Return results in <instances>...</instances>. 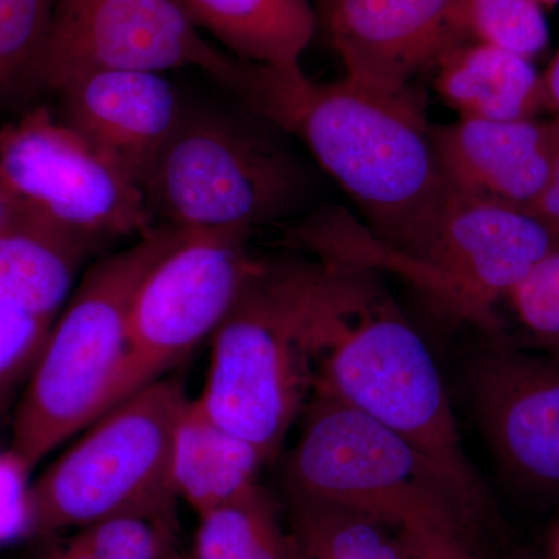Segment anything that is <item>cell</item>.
<instances>
[{"label": "cell", "mask_w": 559, "mask_h": 559, "mask_svg": "<svg viewBox=\"0 0 559 559\" xmlns=\"http://www.w3.org/2000/svg\"><path fill=\"white\" fill-rule=\"evenodd\" d=\"M51 94L66 123L139 183L187 106L164 73L148 70H81Z\"/></svg>", "instance_id": "cell-14"}, {"label": "cell", "mask_w": 559, "mask_h": 559, "mask_svg": "<svg viewBox=\"0 0 559 559\" xmlns=\"http://www.w3.org/2000/svg\"><path fill=\"white\" fill-rule=\"evenodd\" d=\"M140 187L159 226L187 231L252 234L299 215L312 193L307 168L266 128L189 106Z\"/></svg>", "instance_id": "cell-5"}, {"label": "cell", "mask_w": 559, "mask_h": 559, "mask_svg": "<svg viewBox=\"0 0 559 559\" xmlns=\"http://www.w3.org/2000/svg\"><path fill=\"white\" fill-rule=\"evenodd\" d=\"M409 558L407 559H477L469 539L443 532L407 533Z\"/></svg>", "instance_id": "cell-28"}, {"label": "cell", "mask_w": 559, "mask_h": 559, "mask_svg": "<svg viewBox=\"0 0 559 559\" xmlns=\"http://www.w3.org/2000/svg\"><path fill=\"white\" fill-rule=\"evenodd\" d=\"M330 0H318V5H319V10H322L323 7L326 5V3H329Z\"/></svg>", "instance_id": "cell-35"}, {"label": "cell", "mask_w": 559, "mask_h": 559, "mask_svg": "<svg viewBox=\"0 0 559 559\" xmlns=\"http://www.w3.org/2000/svg\"><path fill=\"white\" fill-rule=\"evenodd\" d=\"M543 9H554L559 3V0H536Z\"/></svg>", "instance_id": "cell-33"}, {"label": "cell", "mask_w": 559, "mask_h": 559, "mask_svg": "<svg viewBox=\"0 0 559 559\" xmlns=\"http://www.w3.org/2000/svg\"><path fill=\"white\" fill-rule=\"evenodd\" d=\"M242 60L213 46L178 0H55L36 91L90 69L194 68L230 90Z\"/></svg>", "instance_id": "cell-11"}, {"label": "cell", "mask_w": 559, "mask_h": 559, "mask_svg": "<svg viewBox=\"0 0 559 559\" xmlns=\"http://www.w3.org/2000/svg\"><path fill=\"white\" fill-rule=\"evenodd\" d=\"M557 555H558V559H559V535H558V544H557Z\"/></svg>", "instance_id": "cell-36"}, {"label": "cell", "mask_w": 559, "mask_h": 559, "mask_svg": "<svg viewBox=\"0 0 559 559\" xmlns=\"http://www.w3.org/2000/svg\"><path fill=\"white\" fill-rule=\"evenodd\" d=\"M471 40L533 61L549 44V24L536 0H465Z\"/></svg>", "instance_id": "cell-23"}, {"label": "cell", "mask_w": 559, "mask_h": 559, "mask_svg": "<svg viewBox=\"0 0 559 559\" xmlns=\"http://www.w3.org/2000/svg\"><path fill=\"white\" fill-rule=\"evenodd\" d=\"M469 396L500 466L528 487L559 491V356L485 349L471 367Z\"/></svg>", "instance_id": "cell-12"}, {"label": "cell", "mask_w": 559, "mask_h": 559, "mask_svg": "<svg viewBox=\"0 0 559 559\" xmlns=\"http://www.w3.org/2000/svg\"><path fill=\"white\" fill-rule=\"evenodd\" d=\"M544 91H546L547 110L559 119V49L551 60L546 73H543Z\"/></svg>", "instance_id": "cell-31"}, {"label": "cell", "mask_w": 559, "mask_h": 559, "mask_svg": "<svg viewBox=\"0 0 559 559\" xmlns=\"http://www.w3.org/2000/svg\"><path fill=\"white\" fill-rule=\"evenodd\" d=\"M165 559H191V557L190 558L182 557V555H179V554H176V551H173V554L168 555V557Z\"/></svg>", "instance_id": "cell-34"}, {"label": "cell", "mask_w": 559, "mask_h": 559, "mask_svg": "<svg viewBox=\"0 0 559 559\" xmlns=\"http://www.w3.org/2000/svg\"><path fill=\"white\" fill-rule=\"evenodd\" d=\"M433 70L437 94L460 119L530 120L547 110L543 73L499 47L466 40Z\"/></svg>", "instance_id": "cell-16"}, {"label": "cell", "mask_w": 559, "mask_h": 559, "mask_svg": "<svg viewBox=\"0 0 559 559\" xmlns=\"http://www.w3.org/2000/svg\"><path fill=\"white\" fill-rule=\"evenodd\" d=\"M25 224L31 223L25 218L24 213L16 207V204L7 197L5 191L0 189V231L25 226Z\"/></svg>", "instance_id": "cell-32"}, {"label": "cell", "mask_w": 559, "mask_h": 559, "mask_svg": "<svg viewBox=\"0 0 559 559\" xmlns=\"http://www.w3.org/2000/svg\"><path fill=\"white\" fill-rule=\"evenodd\" d=\"M342 301L337 264L261 261L210 340L207 380L194 403L272 462L312 395Z\"/></svg>", "instance_id": "cell-2"}, {"label": "cell", "mask_w": 559, "mask_h": 559, "mask_svg": "<svg viewBox=\"0 0 559 559\" xmlns=\"http://www.w3.org/2000/svg\"><path fill=\"white\" fill-rule=\"evenodd\" d=\"M189 401L179 381L159 380L95 419L32 485V536L49 539L117 514L173 509V437Z\"/></svg>", "instance_id": "cell-7"}, {"label": "cell", "mask_w": 559, "mask_h": 559, "mask_svg": "<svg viewBox=\"0 0 559 559\" xmlns=\"http://www.w3.org/2000/svg\"><path fill=\"white\" fill-rule=\"evenodd\" d=\"M311 399L285 466L288 498L366 511L407 533L468 538L477 507L428 455L341 401Z\"/></svg>", "instance_id": "cell-6"}, {"label": "cell", "mask_w": 559, "mask_h": 559, "mask_svg": "<svg viewBox=\"0 0 559 559\" xmlns=\"http://www.w3.org/2000/svg\"><path fill=\"white\" fill-rule=\"evenodd\" d=\"M189 235L159 226L92 264L76 283L14 415L10 451L28 469L119 404L140 283Z\"/></svg>", "instance_id": "cell-3"}, {"label": "cell", "mask_w": 559, "mask_h": 559, "mask_svg": "<svg viewBox=\"0 0 559 559\" xmlns=\"http://www.w3.org/2000/svg\"><path fill=\"white\" fill-rule=\"evenodd\" d=\"M0 189L33 226L91 252L159 227L138 180L49 106L0 124Z\"/></svg>", "instance_id": "cell-8"}, {"label": "cell", "mask_w": 559, "mask_h": 559, "mask_svg": "<svg viewBox=\"0 0 559 559\" xmlns=\"http://www.w3.org/2000/svg\"><path fill=\"white\" fill-rule=\"evenodd\" d=\"M312 393L341 401L411 441L479 506V477L463 450L436 359L369 264L355 263Z\"/></svg>", "instance_id": "cell-4"}, {"label": "cell", "mask_w": 559, "mask_h": 559, "mask_svg": "<svg viewBox=\"0 0 559 559\" xmlns=\"http://www.w3.org/2000/svg\"><path fill=\"white\" fill-rule=\"evenodd\" d=\"M319 21L345 75L384 90H409L471 40L465 0H330Z\"/></svg>", "instance_id": "cell-13"}, {"label": "cell", "mask_w": 559, "mask_h": 559, "mask_svg": "<svg viewBox=\"0 0 559 559\" xmlns=\"http://www.w3.org/2000/svg\"><path fill=\"white\" fill-rule=\"evenodd\" d=\"M31 471L14 452L0 454V547L32 536Z\"/></svg>", "instance_id": "cell-27"}, {"label": "cell", "mask_w": 559, "mask_h": 559, "mask_svg": "<svg viewBox=\"0 0 559 559\" xmlns=\"http://www.w3.org/2000/svg\"><path fill=\"white\" fill-rule=\"evenodd\" d=\"M55 318L0 305V404L31 377Z\"/></svg>", "instance_id": "cell-26"}, {"label": "cell", "mask_w": 559, "mask_h": 559, "mask_svg": "<svg viewBox=\"0 0 559 559\" xmlns=\"http://www.w3.org/2000/svg\"><path fill=\"white\" fill-rule=\"evenodd\" d=\"M267 460L252 443L221 428L190 400L176 426L171 485L198 516L260 487Z\"/></svg>", "instance_id": "cell-17"}, {"label": "cell", "mask_w": 559, "mask_h": 559, "mask_svg": "<svg viewBox=\"0 0 559 559\" xmlns=\"http://www.w3.org/2000/svg\"><path fill=\"white\" fill-rule=\"evenodd\" d=\"M509 301L533 342L559 356V246L530 272Z\"/></svg>", "instance_id": "cell-25"}, {"label": "cell", "mask_w": 559, "mask_h": 559, "mask_svg": "<svg viewBox=\"0 0 559 559\" xmlns=\"http://www.w3.org/2000/svg\"><path fill=\"white\" fill-rule=\"evenodd\" d=\"M38 559H92V555L83 533L76 532L72 538L47 546Z\"/></svg>", "instance_id": "cell-30"}, {"label": "cell", "mask_w": 559, "mask_h": 559, "mask_svg": "<svg viewBox=\"0 0 559 559\" xmlns=\"http://www.w3.org/2000/svg\"><path fill=\"white\" fill-rule=\"evenodd\" d=\"M441 178L451 189L528 210L549 182L559 154V119H459L433 124Z\"/></svg>", "instance_id": "cell-15"}, {"label": "cell", "mask_w": 559, "mask_h": 559, "mask_svg": "<svg viewBox=\"0 0 559 559\" xmlns=\"http://www.w3.org/2000/svg\"><path fill=\"white\" fill-rule=\"evenodd\" d=\"M55 0H0V105L36 91Z\"/></svg>", "instance_id": "cell-22"}, {"label": "cell", "mask_w": 559, "mask_h": 559, "mask_svg": "<svg viewBox=\"0 0 559 559\" xmlns=\"http://www.w3.org/2000/svg\"><path fill=\"white\" fill-rule=\"evenodd\" d=\"M297 549L305 559H407L406 532L373 514L289 498Z\"/></svg>", "instance_id": "cell-20"}, {"label": "cell", "mask_w": 559, "mask_h": 559, "mask_svg": "<svg viewBox=\"0 0 559 559\" xmlns=\"http://www.w3.org/2000/svg\"><path fill=\"white\" fill-rule=\"evenodd\" d=\"M91 253L33 224L0 231V305L57 319Z\"/></svg>", "instance_id": "cell-19"}, {"label": "cell", "mask_w": 559, "mask_h": 559, "mask_svg": "<svg viewBox=\"0 0 559 559\" xmlns=\"http://www.w3.org/2000/svg\"><path fill=\"white\" fill-rule=\"evenodd\" d=\"M559 246V234L527 210L444 189L390 255L455 310L485 330L496 308Z\"/></svg>", "instance_id": "cell-9"}, {"label": "cell", "mask_w": 559, "mask_h": 559, "mask_svg": "<svg viewBox=\"0 0 559 559\" xmlns=\"http://www.w3.org/2000/svg\"><path fill=\"white\" fill-rule=\"evenodd\" d=\"M230 91L310 150L384 249L399 245L448 187L414 87L384 90L347 75L316 83L301 68L242 61Z\"/></svg>", "instance_id": "cell-1"}, {"label": "cell", "mask_w": 559, "mask_h": 559, "mask_svg": "<svg viewBox=\"0 0 559 559\" xmlns=\"http://www.w3.org/2000/svg\"><path fill=\"white\" fill-rule=\"evenodd\" d=\"M527 212L559 234V154L546 189Z\"/></svg>", "instance_id": "cell-29"}, {"label": "cell", "mask_w": 559, "mask_h": 559, "mask_svg": "<svg viewBox=\"0 0 559 559\" xmlns=\"http://www.w3.org/2000/svg\"><path fill=\"white\" fill-rule=\"evenodd\" d=\"M264 489L201 514L191 559H297Z\"/></svg>", "instance_id": "cell-21"}, {"label": "cell", "mask_w": 559, "mask_h": 559, "mask_svg": "<svg viewBox=\"0 0 559 559\" xmlns=\"http://www.w3.org/2000/svg\"><path fill=\"white\" fill-rule=\"evenodd\" d=\"M249 237L245 230L190 231L143 278L132 301L120 401L212 340L263 261Z\"/></svg>", "instance_id": "cell-10"}, {"label": "cell", "mask_w": 559, "mask_h": 559, "mask_svg": "<svg viewBox=\"0 0 559 559\" xmlns=\"http://www.w3.org/2000/svg\"><path fill=\"white\" fill-rule=\"evenodd\" d=\"M79 532L92 559H165L175 551V507L117 514Z\"/></svg>", "instance_id": "cell-24"}, {"label": "cell", "mask_w": 559, "mask_h": 559, "mask_svg": "<svg viewBox=\"0 0 559 559\" xmlns=\"http://www.w3.org/2000/svg\"><path fill=\"white\" fill-rule=\"evenodd\" d=\"M227 53L270 68H300L319 25L310 0H178Z\"/></svg>", "instance_id": "cell-18"}]
</instances>
